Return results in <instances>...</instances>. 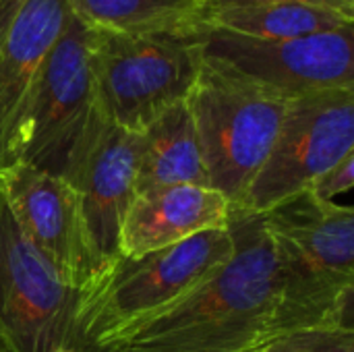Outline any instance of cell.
Instances as JSON below:
<instances>
[{
    "label": "cell",
    "instance_id": "cell-10",
    "mask_svg": "<svg viewBox=\"0 0 354 352\" xmlns=\"http://www.w3.org/2000/svg\"><path fill=\"white\" fill-rule=\"evenodd\" d=\"M201 54L290 98L354 89L353 27L299 39H257L205 27Z\"/></svg>",
    "mask_w": 354,
    "mask_h": 352
},
{
    "label": "cell",
    "instance_id": "cell-5",
    "mask_svg": "<svg viewBox=\"0 0 354 352\" xmlns=\"http://www.w3.org/2000/svg\"><path fill=\"white\" fill-rule=\"evenodd\" d=\"M91 114L89 27L68 10L64 29L46 58L17 122L6 166L25 162L60 176Z\"/></svg>",
    "mask_w": 354,
    "mask_h": 352
},
{
    "label": "cell",
    "instance_id": "cell-2",
    "mask_svg": "<svg viewBox=\"0 0 354 352\" xmlns=\"http://www.w3.org/2000/svg\"><path fill=\"white\" fill-rule=\"evenodd\" d=\"M234 251L236 241L228 226L137 259L118 257L77 293L79 349L89 352L106 346L183 303L214 280Z\"/></svg>",
    "mask_w": 354,
    "mask_h": 352
},
{
    "label": "cell",
    "instance_id": "cell-7",
    "mask_svg": "<svg viewBox=\"0 0 354 352\" xmlns=\"http://www.w3.org/2000/svg\"><path fill=\"white\" fill-rule=\"evenodd\" d=\"M75 309L77 293L23 237L0 195V352L79 349Z\"/></svg>",
    "mask_w": 354,
    "mask_h": 352
},
{
    "label": "cell",
    "instance_id": "cell-1",
    "mask_svg": "<svg viewBox=\"0 0 354 352\" xmlns=\"http://www.w3.org/2000/svg\"><path fill=\"white\" fill-rule=\"evenodd\" d=\"M230 230L236 251L214 280L89 352H249L311 334L353 336V299L303 288L282 268L261 216L232 210Z\"/></svg>",
    "mask_w": 354,
    "mask_h": 352
},
{
    "label": "cell",
    "instance_id": "cell-20",
    "mask_svg": "<svg viewBox=\"0 0 354 352\" xmlns=\"http://www.w3.org/2000/svg\"><path fill=\"white\" fill-rule=\"evenodd\" d=\"M27 4L29 0H0V44L4 41L10 25Z\"/></svg>",
    "mask_w": 354,
    "mask_h": 352
},
{
    "label": "cell",
    "instance_id": "cell-14",
    "mask_svg": "<svg viewBox=\"0 0 354 352\" xmlns=\"http://www.w3.org/2000/svg\"><path fill=\"white\" fill-rule=\"evenodd\" d=\"M209 187L187 102H178L139 133L135 195L164 187Z\"/></svg>",
    "mask_w": 354,
    "mask_h": 352
},
{
    "label": "cell",
    "instance_id": "cell-22",
    "mask_svg": "<svg viewBox=\"0 0 354 352\" xmlns=\"http://www.w3.org/2000/svg\"><path fill=\"white\" fill-rule=\"evenodd\" d=\"M56 352H87V351H79V349H60V351Z\"/></svg>",
    "mask_w": 354,
    "mask_h": 352
},
{
    "label": "cell",
    "instance_id": "cell-3",
    "mask_svg": "<svg viewBox=\"0 0 354 352\" xmlns=\"http://www.w3.org/2000/svg\"><path fill=\"white\" fill-rule=\"evenodd\" d=\"M290 95L218 62H201L187 95L209 187L241 205L284 120Z\"/></svg>",
    "mask_w": 354,
    "mask_h": 352
},
{
    "label": "cell",
    "instance_id": "cell-18",
    "mask_svg": "<svg viewBox=\"0 0 354 352\" xmlns=\"http://www.w3.org/2000/svg\"><path fill=\"white\" fill-rule=\"evenodd\" d=\"M280 2H295V4H311V6H319V8H330V10H336L344 17L354 19V0H207V10L232 8V6L280 4Z\"/></svg>",
    "mask_w": 354,
    "mask_h": 352
},
{
    "label": "cell",
    "instance_id": "cell-17",
    "mask_svg": "<svg viewBox=\"0 0 354 352\" xmlns=\"http://www.w3.org/2000/svg\"><path fill=\"white\" fill-rule=\"evenodd\" d=\"M354 185V154H348L344 160H340L338 164H334L332 168H328L326 172H322L311 185H309V193H313L315 197L324 199V201H334V197H338L340 193L351 191Z\"/></svg>",
    "mask_w": 354,
    "mask_h": 352
},
{
    "label": "cell",
    "instance_id": "cell-12",
    "mask_svg": "<svg viewBox=\"0 0 354 352\" xmlns=\"http://www.w3.org/2000/svg\"><path fill=\"white\" fill-rule=\"evenodd\" d=\"M232 203L212 187L176 185L135 195L118 239V255L137 259L199 232L228 228Z\"/></svg>",
    "mask_w": 354,
    "mask_h": 352
},
{
    "label": "cell",
    "instance_id": "cell-16",
    "mask_svg": "<svg viewBox=\"0 0 354 352\" xmlns=\"http://www.w3.org/2000/svg\"><path fill=\"white\" fill-rule=\"evenodd\" d=\"M205 25L257 39H299L354 27V19L311 4H257L207 10Z\"/></svg>",
    "mask_w": 354,
    "mask_h": 352
},
{
    "label": "cell",
    "instance_id": "cell-19",
    "mask_svg": "<svg viewBox=\"0 0 354 352\" xmlns=\"http://www.w3.org/2000/svg\"><path fill=\"white\" fill-rule=\"evenodd\" d=\"M342 338H351V336H326V334H311V336H299V338H290V340H282V342H274L261 349L249 352H313L342 340Z\"/></svg>",
    "mask_w": 354,
    "mask_h": 352
},
{
    "label": "cell",
    "instance_id": "cell-9",
    "mask_svg": "<svg viewBox=\"0 0 354 352\" xmlns=\"http://www.w3.org/2000/svg\"><path fill=\"white\" fill-rule=\"evenodd\" d=\"M0 195L23 237L68 288L79 293L102 274L79 195L62 176L12 162L0 170Z\"/></svg>",
    "mask_w": 354,
    "mask_h": 352
},
{
    "label": "cell",
    "instance_id": "cell-23",
    "mask_svg": "<svg viewBox=\"0 0 354 352\" xmlns=\"http://www.w3.org/2000/svg\"><path fill=\"white\" fill-rule=\"evenodd\" d=\"M313 352H315V351H313Z\"/></svg>",
    "mask_w": 354,
    "mask_h": 352
},
{
    "label": "cell",
    "instance_id": "cell-4",
    "mask_svg": "<svg viewBox=\"0 0 354 352\" xmlns=\"http://www.w3.org/2000/svg\"><path fill=\"white\" fill-rule=\"evenodd\" d=\"M195 33H116L89 29L93 108L108 122L145 131L185 102L203 62Z\"/></svg>",
    "mask_w": 354,
    "mask_h": 352
},
{
    "label": "cell",
    "instance_id": "cell-8",
    "mask_svg": "<svg viewBox=\"0 0 354 352\" xmlns=\"http://www.w3.org/2000/svg\"><path fill=\"white\" fill-rule=\"evenodd\" d=\"M282 268L309 293L344 301L354 293V210L301 191L261 216Z\"/></svg>",
    "mask_w": 354,
    "mask_h": 352
},
{
    "label": "cell",
    "instance_id": "cell-13",
    "mask_svg": "<svg viewBox=\"0 0 354 352\" xmlns=\"http://www.w3.org/2000/svg\"><path fill=\"white\" fill-rule=\"evenodd\" d=\"M68 19L66 0H29L0 44V170L25 104Z\"/></svg>",
    "mask_w": 354,
    "mask_h": 352
},
{
    "label": "cell",
    "instance_id": "cell-11",
    "mask_svg": "<svg viewBox=\"0 0 354 352\" xmlns=\"http://www.w3.org/2000/svg\"><path fill=\"white\" fill-rule=\"evenodd\" d=\"M137 151L139 133L108 122L93 108L83 137L60 174L79 195L83 220L102 272L120 257V226L135 197Z\"/></svg>",
    "mask_w": 354,
    "mask_h": 352
},
{
    "label": "cell",
    "instance_id": "cell-15",
    "mask_svg": "<svg viewBox=\"0 0 354 352\" xmlns=\"http://www.w3.org/2000/svg\"><path fill=\"white\" fill-rule=\"evenodd\" d=\"M75 19L89 29L116 33L203 31L207 0H66Z\"/></svg>",
    "mask_w": 354,
    "mask_h": 352
},
{
    "label": "cell",
    "instance_id": "cell-21",
    "mask_svg": "<svg viewBox=\"0 0 354 352\" xmlns=\"http://www.w3.org/2000/svg\"><path fill=\"white\" fill-rule=\"evenodd\" d=\"M315 352H354L353 336L351 338L336 340V342H332V344H328V346H324V349H319V351Z\"/></svg>",
    "mask_w": 354,
    "mask_h": 352
},
{
    "label": "cell",
    "instance_id": "cell-6",
    "mask_svg": "<svg viewBox=\"0 0 354 352\" xmlns=\"http://www.w3.org/2000/svg\"><path fill=\"white\" fill-rule=\"evenodd\" d=\"M354 154V89L295 95L280 133L236 212L263 216L307 191L328 168Z\"/></svg>",
    "mask_w": 354,
    "mask_h": 352
}]
</instances>
